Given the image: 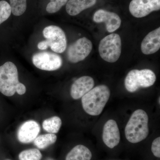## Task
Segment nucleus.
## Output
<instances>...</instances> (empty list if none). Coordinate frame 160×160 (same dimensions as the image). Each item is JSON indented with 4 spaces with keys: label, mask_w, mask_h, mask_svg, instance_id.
Instances as JSON below:
<instances>
[{
    "label": "nucleus",
    "mask_w": 160,
    "mask_h": 160,
    "mask_svg": "<svg viewBox=\"0 0 160 160\" xmlns=\"http://www.w3.org/2000/svg\"><path fill=\"white\" fill-rule=\"evenodd\" d=\"M149 117L142 109L135 110L125 128V136L129 142L137 143L145 140L149 134Z\"/></svg>",
    "instance_id": "nucleus-1"
},
{
    "label": "nucleus",
    "mask_w": 160,
    "mask_h": 160,
    "mask_svg": "<svg viewBox=\"0 0 160 160\" xmlns=\"http://www.w3.org/2000/svg\"><path fill=\"white\" fill-rule=\"evenodd\" d=\"M110 96V90L106 85H99L92 88L82 98L84 111L90 115H99L109 101Z\"/></svg>",
    "instance_id": "nucleus-2"
},
{
    "label": "nucleus",
    "mask_w": 160,
    "mask_h": 160,
    "mask_svg": "<svg viewBox=\"0 0 160 160\" xmlns=\"http://www.w3.org/2000/svg\"><path fill=\"white\" fill-rule=\"evenodd\" d=\"M156 76L152 70L133 69L129 71L125 80L126 90L130 92L137 91L141 88H148L153 85Z\"/></svg>",
    "instance_id": "nucleus-3"
},
{
    "label": "nucleus",
    "mask_w": 160,
    "mask_h": 160,
    "mask_svg": "<svg viewBox=\"0 0 160 160\" xmlns=\"http://www.w3.org/2000/svg\"><path fill=\"white\" fill-rule=\"evenodd\" d=\"M18 73L16 66L7 62L0 66V92L7 97L14 95L18 83Z\"/></svg>",
    "instance_id": "nucleus-4"
},
{
    "label": "nucleus",
    "mask_w": 160,
    "mask_h": 160,
    "mask_svg": "<svg viewBox=\"0 0 160 160\" xmlns=\"http://www.w3.org/2000/svg\"><path fill=\"white\" fill-rule=\"evenodd\" d=\"M98 50L103 60L109 63L115 62L122 52V40L119 35L112 33L104 38L100 42Z\"/></svg>",
    "instance_id": "nucleus-5"
},
{
    "label": "nucleus",
    "mask_w": 160,
    "mask_h": 160,
    "mask_svg": "<svg viewBox=\"0 0 160 160\" xmlns=\"http://www.w3.org/2000/svg\"><path fill=\"white\" fill-rule=\"evenodd\" d=\"M51 50L58 53H62L67 47V39L64 31L58 26L51 25L46 27L43 31Z\"/></svg>",
    "instance_id": "nucleus-6"
},
{
    "label": "nucleus",
    "mask_w": 160,
    "mask_h": 160,
    "mask_svg": "<svg viewBox=\"0 0 160 160\" xmlns=\"http://www.w3.org/2000/svg\"><path fill=\"white\" fill-rule=\"evenodd\" d=\"M32 62L38 69L52 71L59 69L62 66V58L57 53L50 52H42L33 55Z\"/></svg>",
    "instance_id": "nucleus-7"
},
{
    "label": "nucleus",
    "mask_w": 160,
    "mask_h": 160,
    "mask_svg": "<svg viewBox=\"0 0 160 160\" xmlns=\"http://www.w3.org/2000/svg\"><path fill=\"white\" fill-rule=\"evenodd\" d=\"M92 48V43L89 39L81 38L69 46L67 52V58L70 62H79L89 55Z\"/></svg>",
    "instance_id": "nucleus-8"
},
{
    "label": "nucleus",
    "mask_w": 160,
    "mask_h": 160,
    "mask_svg": "<svg viewBox=\"0 0 160 160\" xmlns=\"http://www.w3.org/2000/svg\"><path fill=\"white\" fill-rule=\"evenodd\" d=\"M160 9V0H132L129 10L134 17H145L153 11Z\"/></svg>",
    "instance_id": "nucleus-9"
},
{
    "label": "nucleus",
    "mask_w": 160,
    "mask_h": 160,
    "mask_svg": "<svg viewBox=\"0 0 160 160\" xmlns=\"http://www.w3.org/2000/svg\"><path fill=\"white\" fill-rule=\"evenodd\" d=\"M40 131L41 127L37 122L33 120L26 121L18 129V140L23 144L32 142L37 137Z\"/></svg>",
    "instance_id": "nucleus-10"
},
{
    "label": "nucleus",
    "mask_w": 160,
    "mask_h": 160,
    "mask_svg": "<svg viewBox=\"0 0 160 160\" xmlns=\"http://www.w3.org/2000/svg\"><path fill=\"white\" fill-rule=\"evenodd\" d=\"M93 20L97 23H105L107 31L112 32L120 28L122 20L117 13L99 9L93 15Z\"/></svg>",
    "instance_id": "nucleus-11"
},
{
    "label": "nucleus",
    "mask_w": 160,
    "mask_h": 160,
    "mask_svg": "<svg viewBox=\"0 0 160 160\" xmlns=\"http://www.w3.org/2000/svg\"><path fill=\"white\" fill-rule=\"evenodd\" d=\"M102 139L105 145L110 149H113L119 143V129L114 120H108L105 123L103 127Z\"/></svg>",
    "instance_id": "nucleus-12"
},
{
    "label": "nucleus",
    "mask_w": 160,
    "mask_h": 160,
    "mask_svg": "<svg viewBox=\"0 0 160 160\" xmlns=\"http://www.w3.org/2000/svg\"><path fill=\"white\" fill-rule=\"evenodd\" d=\"M94 81L91 77L84 76L76 80L72 85L70 94L75 100L82 97L93 88Z\"/></svg>",
    "instance_id": "nucleus-13"
},
{
    "label": "nucleus",
    "mask_w": 160,
    "mask_h": 160,
    "mask_svg": "<svg viewBox=\"0 0 160 160\" xmlns=\"http://www.w3.org/2000/svg\"><path fill=\"white\" fill-rule=\"evenodd\" d=\"M160 48V28L158 27L149 32L141 44V49L143 54H153Z\"/></svg>",
    "instance_id": "nucleus-14"
},
{
    "label": "nucleus",
    "mask_w": 160,
    "mask_h": 160,
    "mask_svg": "<svg viewBox=\"0 0 160 160\" xmlns=\"http://www.w3.org/2000/svg\"><path fill=\"white\" fill-rule=\"evenodd\" d=\"M97 0H69L66 5V11L69 15H77L83 10L95 5Z\"/></svg>",
    "instance_id": "nucleus-15"
},
{
    "label": "nucleus",
    "mask_w": 160,
    "mask_h": 160,
    "mask_svg": "<svg viewBox=\"0 0 160 160\" xmlns=\"http://www.w3.org/2000/svg\"><path fill=\"white\" fill-rule=\"evenodd\" d=\"M92 155L86 146L79 145L75 146L66 156V160H90Z\"/></svg>",
    "instance_id": "nucleus-16"
},
{
    "label": "nucleus",
    "mask_w": 160,
    "mask_h": 160,
    "mask_svg": "<svg viewBox=\"0 0 160 160\" xmlns=\"http://www.w3.org/2000/svg\"><path fill=\"white\" fill-rule=\"evenodd\" d=\"M62 125V120L58 116L46 119L42 122L43 129L49 133L52 134L58 133Z\"/></svg>",
    "instance_id": "nucleus-17"
},
{
    "label": "nucleus",
    "mask_w": 160,
    "mask_h": 160,
    "mask_svg": "<svg viewBox=\"0 0 160 160\" xmlns=\"http://www.w3.org/2000/svg\"><path fill=\"white\" fill-rule=\"evenodd\" d=\"M57 140L55 134L48 133L38 136L33 141L35 146L40 149H46L48 146L54 144Z\"/></svg>",
    "instance_id": "nucleus-18"
},
{
    "label": "nucleus",
    "mask_w": 160,
    "mask_h": 160,
    "mask_svg": "<svg viewBox=\"0 0 160 160\" xmlns=\"http://www.w3.org/2000/svg\"><path fill=\"white\" fill-rule=\"evenodd\" d=\"M27 0H9V5L12 14L16 16L22 15L27 8Z\"/></svg>",
    "instance_id": "nucleus-19"
},
{
    "label": "nucleus",
    "mask_w": 160,
    "mask_h": 160,
    "mask_svg": "<svg viewBox=\"0 0 160 160\" xmlns=\"http://www.w3.org/2000/svg\"><path fill=\"white\" fill-rule=\"evenodd\" d=\"M18 158L19 160H41L42 154L38 149H29L20 152Z\"/></svg>",
    "instance_id": "nucleus-20"
},
{
    "label": "nucleus",
    "mask_w": 160,
    "mask_h": 160,
    "mask_svg": "<svg viewBox=\"0 0 160 160\" xmlns=\"http://www.w3.org/2000/svg\"><path fill=\"white\" fill-rule=\"evenodd\" d=\"M11 13L9 3L6 1H0V25L8 19Z\"/></svg>",
    "instance_id": "nucleus-21"
},
{
    "label": "nucleus",
    "mask_w": 160,
    "mask_h": 160,
    "mask_svg": "<svg viewBox=\"0 0 160 160\" xmlns=\"http://www.w3.org/2000/svg\"><path fill=\"white\" fill-rule=\"evenodd\" d=\"M68 0H50L46 7V11L49 13L57 12L63 7Z\"/></svg>",
    "instance_id": "nucleus-22"
},
{
    "label": "nucleus",
    "mask_w": 160,
    "mask_h": 160,
    "mask_svg": "<svg viewBox=\"0 0 160 160\" xmlns=\"http://www.w3.org/2000/svg\"><path fill=\"white\" fill-rule=\"evenodd\" d=\"M151 151L157 158H160V137L155 139L152 144Z\"/></svg>",
    "instance_id": "nucleus-23"
},
{
    "label": "nucleus",
    "mask_w": 160,
    "mask_h": 160,
    "mask_svg": "<svg viewBox=\"0 0 160 160\" xmlns=\"http://www.w3.org/2000/svg\"><path fill=\"white\" fill-rule=\"evenodd\" d=\"M26 91V88L25 85L20 82L18 83L16 87V92H17L18 94L22 95L25 94Z\"/></svg>",
    "instance_id": "nucleus-24"
},
{
    "label": "nucleus",
    "mask_w": 160,
    "mask_h": 160,
    "mask_svg": "<svg viewBox=\"0 0 160 160\" xmlns=\"http://www.w3.org/2000/svg\"><path fill=\"white\" fill-rule=\"evenodd\" d=\"M49 47L48 43L46 40L40 42L38 45V49L42 50H46Z\"/></svg>",
    "instance_id": "nucleus-25"
},
{
    "label": "nucleus",
    "mask_w": 160,
    "mask_h": 160,
    "mask_svg": "<svg viewBox=\"0 0 160 160\" xmlns=\"http://www.w3.org/2000/svg\"><path fill=\"white\" fill-rule=\"evenodd\" d=\"M160 98H159V104H160Z\"/></svg>",
    "instance_id": "nucleus-26"
},
{
    "label": "nucleus",
    "mask_w": 160,
    "mask_h": 160,
    "mask_svg": "<svg viewBox=\"0 0 160 160\" xmlns=\"http://www.w3.org/2000/svg\"><path fill=\"white\" fill-rule=\"evenodd\" d=\"M9 160V159H8V160Z\"/></svg>",
    "instance_id": "nucleus-27"
}]
</instances>
